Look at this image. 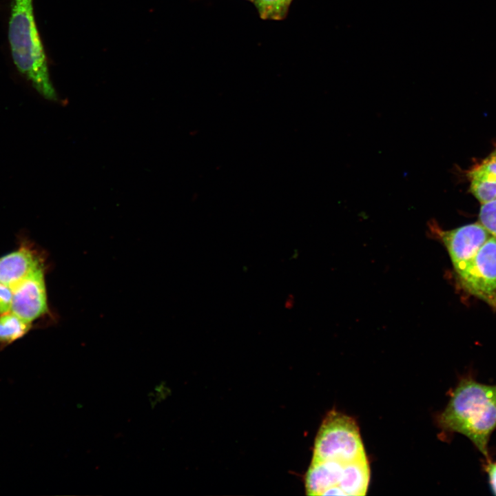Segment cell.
<instances>
[{
	"instance_id": "obj_1",
	"label": "cell",
	"mask_w": 496,
	"mask_h": 496,
	"mask_svg": "<svg viewBox=\"0 0 496 496\" xmlns=\"http://www.w3.org/2000/svg\"><path fill=\"white\" fill-rule=\"evenodd\" d=\"M437 421L443 430L468 437L489 461L488 442L496 428V384L462 378Z\"/></svg>"
},
{
	"instance_id": "obj_2",
	"label": "cell",
	"mask_w": 496,
	"mask_h": 496,
	"mask_svg": "<svg viewBox=\"0 0 496 496\" xmlns=\"http://www.w3.org/2000/svg\"><path fill=\"white\" fill-rule=\"evenodd\" d=\"M8 39L18 72L43 97L56 100L44 48L36 25L32 0H12Z\"/></svg>"
},
{
	"instance_id": "obj_3",
	"label": "cell",
	"mask_w": 496,
	"mask_h": 496,
	"mask_svg": "<svg viewBox=\"0 0 496 496\" xmlns=\"http://www.w3.org/2000/svg\"><path fill=\"white\" fill-rule=\"evenodd\" d=\"M309 495H364L370 481L367 457L353 462L311 461L306 473Z\"/></svg>"
},
{
	"instance_id": "obj_4",
	"label": "cell",
	"mask_w": 496,
	"mask_h": 496,
	"mask_svg": "<svg viewBox=\"0 0 496 496\" xmlns=\"http://www.w3.org/2000/svg\"><path fill=\"white\" fill-rule=\"evenodd\" d=\"M366 457L359 428L351 417L329 411L316 435L312 461L353 462Z\"/></svg>"
},
{
	"instance_id": "obj_5",
	"label": "cell",
	"mask_w": 496,
	"mask_h": 496,
	"mask_svg": "<svg viewBox=\"0 0 496 496\" xmlns=\"http://www.w3.org/2000/svg\"><path fill=\"white\" fill-rule=\"evenodd\" d=\"M457 275L468 292L496 309V237L490 236Z\"/></svg>"
},
{
	"instance_id": "obj_6",
	"label": "cell",
	"mask_w": 496,
	"mask_h": 496,
	"mask_svg": "<svg viewBox=\"0 0 496 496\" xmlns=\"http://www.w3.org/2000/svg\"><path fill=\"white\" fill-rule=\"evenodd\" d=\"M44 271V267H39L11 287L10 311L32 324L49 313Z\"/></svg>"
},
{
	"instance_id": "obj_7",
	"label": "cell",
	"mask_w": 496,
	"mask_h": 496,
	"mask_svg": "<svg viewBox=\"0 0 496 496\" xmlns=\"http://www.w3.org/2000/svg\"><path fill=\"white\" fill-rule=\"evenodd\" d=\"M439 236L459 273L491 236L480 223L466 225L452 230L439 231Z\"/></svg>"
},
{
	"instance_id": "obj_8",
	"label": "cell",
	"mask_w": 496,
	"mask_h": 496,
	"mask_svg": "<svg viewBox=\"0 0 496 496\" xmlns=\"http://www.w3.org/2000/svg\"><path fill=\"white\" fill-rule=\"evenodd\" d=\"M41 267H44V263L39 254L31 247L22 245L0 258V283L12 287Z\"/></svg>"
},
{
	"instance_id": "obj_9",
	"label": "cell",
	"mask_w": 496,
	"mask_h": 496,
	"mask_svg": "<svg viewBox=\"0 0 496 496\" xmlns=\"http://www.w3.org/2000/svg\"><path fill=\"white\" fill-rule=\"evenodd\" d=\"M32 328V323L11 311L0 315V351L23 338Z\"/></svg>"
},
{
	"instance_id": "obj_10",
	"label": "cell",
	"mask_w": 496,
	"mask_h": 496,
	"mask_svg": "<svg viewBox=\"0 0 496 496\" xmlns=\"http://www.w3.org/2000/svg\"><path fill=\"white\" fill-rule=\"evenodd\" d=\"M293 0H253L260 19L281 21L286 18Z\"/></svg>"
},
{
	"instance_id": "obj_11",
	"label": "cell",
	"mask_w": 496,
	"mask_h": 496,
	"mask_svg": "<svg viewBox=\"0 0 496 496\" xmlns=\"http://www.w3.org/2000/svg\"><path fill=\"white\" fill-rule=\"evenodd\" d=\"M470 192L482 203L496 198V180L471 178Z\"/></svg>"
},
{
	"instance_id": "obj_12",
	"label": "cell",
	"mask_w": 496,
	"mask_h": 496,
	"mask_svg": "<svg viewBox=\"0 0 496 496\" xmlns=\"http://www.w3.org/2000/svg\"><path fill=\"white\" fill-rule=\"evenodd\" d=\"M479 218L491 236L496 237V198L482 205Z\"/></svg>"
},
{
	"instance_id": "obj_13",
	"label": "cell",
	"mask_w": 496,
	"mask_h": 496,
	"mask_svg": "<svg viewBox=\"0 0 496 496\" xmlns=\"http://www.w3.org/2000/svg\"><path fill=\"white\" fill-rule=\"evenodd\" d=\"M469 178L496 180V150L468 172Z\"/></svg>"
},
{
	"instance_id": "obj_14",
	"label": "cell",
	"mask_w": 496,
	"mask_h": 496,
	"mask_svg": "<svg viewBox=\"0 0 496 496\" xmlns=\"http://www.w3.org/2000/svg\"><path fill=\"white\" fill-rule=\"evenodd\" d=\"M12 302V289L10 285L0 283V315L10 312Z\"/></svg>"
},
{
	"instance_id": "obj_15",
	"label": "cell",
	"mask_w": 496,
	"mask_h": 496,
	"mask_svg": "<svg viewBox=\"0 0 496 496\" xmlns=\"http://www.w3.org/2000/svg\"><path fill=\"white\" fill-rule=\"evenodd\" d=\"M486 463L485 471L488 476L490 488L494 494L496 495V462L489 460L486 461Z\"/></svg>"
},
{
	"instance_id": "obj_16",
	"label": "cell",
	"mask_w": 496,
	"mask_h": 496,
	"mask_svg": "<svg viewBox=\"0 0 496 496\" xmlns=\"http://www.w3.org/2000/svg\"><path fill=\"white\" fill-rule=\"evenodd\" d=\"M246 1H250V2H253V0H246Z\"/></svg>"
}]
</instances>
